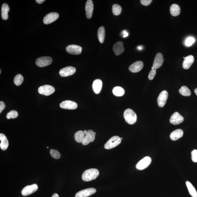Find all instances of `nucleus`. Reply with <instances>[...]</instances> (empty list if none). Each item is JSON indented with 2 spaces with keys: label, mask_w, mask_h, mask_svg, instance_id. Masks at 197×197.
I'll return each instance as SVG.
<instances>
[{
  "label": "nucleus",
  "mask_w": 197,
  "mask_h": 197,
  "mask_svg": "<svg viewBox=\"0 0 197 197\" xmlns=\"http://www.w3.org/2000/svg\"><path fill=\"white\" fill-rule=\"evenodd\" d=\"M179 92L181 94L184 96L189 97L191 95L190 90L187 87L185 86H182L179 90Z\"/></svg>",
  "instance_id": "nucleus-30"
},
{
  "label": "nucleus",
  "mask_w": 197,
  "mask_h": 197,
  "mask_svg": "<svg viewBox=\"0 0 197 197\" xmlns=\"http://www.w3.org/2000/svg\"><path fill=\"white\" fill-rule=\"evenodd\" d=\"M10 11V8L6 3H4L2 5L1 8V16L2 19L5 20L8 19V12Z\"/></svg>",
  "instance_id": "nucleus-24"
},
{
  "label": "nucleus",
  "mask_w": 197,
  "mask_h": 197,
  "mask_svg": "<svg viewBox=\"0 0 197 197\" xmlns=\"http://www.w3.org/2000/svg\"><path fill=\"white\" fill-rule=\"evenodd\" d=\"M156 70L155 69H151V71H150L149 76H148V78L150 80H152L154 78L156 73Z\"/></svg>",
  "instance_id": "nucleus-37"
},
{
  "label": "nucleus",
  "mask_w": 197,
  "mask_h": 197,
  "mask_svg": "<svg viewBox=\"0 0 197 197\" xmlns=\"http://www.w3.org/2000/svg\"><path fill=\"white\" fill-rule=\"evenodd\" d=\"M45 1V0H36V2L39 3V4H42L43 2Z\"/></svg>",
  "instance_id": "nucleus-41"
},
{
  "label": "nucleus",
  "mask_w": 197,
  "mask_h": 197,
  "mask_svg": "<svg viewBox=\"0 0 197 197\" xmlns=\"http://www.w3.org/2000/svg\"><path fill=\"white\" fill-rule=\"evenodd\" d=\"M52 197H59V195L57 193H54V194L53 195H52Z\"/></svg>",
  "instance_id": "nucleus-42"
},
{
  "label": "nucleus",
  "mask_w": 197,
  "mask_h": 197,
  "mask_svg": "<svg viewBox=\"0 0 197 197\" xmlns=\"http://www.w3.org/2000/svg\"><path fill=\"white\" fill-rule=\"evenodd\" d=\"M53 59L51 57H42L39 58L36 61V64L38 66L44 67L52 64Z\"/></svg>",
  "instance_id": "nucleus-4"
},
{
  "label": "nucleus",
  "mask_w": 197,
  "mask_h": 197,
  "mask_svg": "<svg viewBox=\"0 0 197 197\" xmlns=\"http://www.w3.org/2000/svg\"><path fill=\"white\" fill-rule=\"evenodd\" d=\"M122 35H123V37L124 38L126 37L129 35V33L126 30H124L122 32Z\"/></svg>",
  "instance_id": "nucleus-40"
},
{
  "label": "nucleus",
  "mask_w": 197,
  "mask_h": 197,
  "mask_svg": "<svg viewBox=\"0 0 197 197\" xmlns=\"http://www.w3.org/2000/svg\"><path fill=\"white\" fill-rule=\"evenodd\" d=\"M113 50L115 55L117 56L122 54L124 50L123 43L120 41L116 42L114 45Z\"/></svg>",
  "instance_id": "nucleus-19"
},
{
  "label": "nucleus",
  "mask_w": 197,
  "mask_h": 197,
  "mask_svg": "<svg viewBox=\"0 0 197 197\" xmlns=\"http://www.w3.org/2000/svg\"><path fill=\"white\" fill-rule=\"evenodd\" d=\"M191 158L192 161L194 162H197V150L194 149L192 151Z\"/></svg>",
  "instance_id": "nucleus-36"
},
{
  "label": "nucleus",
  "mask_w": 197,
  "mask_h": 197,
  "mask_svg": "<svg viewBox=\"0 0 197 197\" xmlns=\"http://www.w3.org/2000/svg\"><path fill=\"white\" fill-rule=\"evenodd\" d=\"M168 96V92L164 90L160 93L157 99V104L159 107H162L165 105Z\"/></svg>",
  "instance_id": "nucleus-8"
},
{
  "label": "nucleus",
  "mask_w": 197,
  "mask_h": 197,
  "mask_svg": "<svg viewBox=\"0 0 197 197\" xmlns=\"http://www.w3.org/2000/svg\"><path fill=\"white\" fill-rule=\"evenodd\" d=\"M6 107L5 103L3 101L0 102V113H1L3 110H4Z\"/></svg>",
  "instance_id": "nucleus-39"
},
{
  "label": "nucleus",
  "mask_w": 197,
  "mask_h": 197,
  "mask_svg": "<svg viewBox=\"0 0 197 197\" xmlns=\"http://www.w3.org/2000/svg\"><path fill=\"white\" fill-rule=\"evenodd\" d=\"M184 118L178 112H175L171 116L170 119V122L173 125H178L183 122Z\"/></svg>",
  "instance_id": "nucleus-13"
},
{
  "label": "nucleus",
  "mask_w": 197,
  "mask_h": 197,
  "mask_svg": "<svg viewBox=\"0 0 197 197\" xmlns=\"http://www.w3.org/2000/svg\"><path fill=\"white\" fill-rule=\"evenodd\" d=\"M194 92L195 94L197 96V88H196V89H195L194 90Z\"/></svg>",
  "instance_id": "nucleus-45"
},
{
  "label": "nucleus",
  "mask_w": 197,
  "mask_h": 197,
  "mask_svg": "<svg viewBox=\"0 0 197 197\" xmlns=\"http://www.w3.org/2000/svg\"><path fill=\"white\" fill-rule=\"evenodd\" d=\"M59 16V14L57 12H51L45 16L43 19V22L46 25L50 24L56 21Z\"/></svg>",
  "instance_id": "nucleus-9"
},
{
  "label": "nucleus",
  "mask_w": 197,
  "mask_h": 197,
  "mask_svg": "<svg viewBox=\"0 0 197 197\" xmlns=\"http://www.w3.org/2000/svg\"><path fill=\"white\" fill-rule=\"evenodd\" d=\"M144 67L143 63L142 61H137L133 63L129 67L130 71L133 73H137L141 71Z\"/></svg>",
  "instance_id": "nucleus-15"
},
{
  "label": "nucleus",
  "mask_w": 197,
  "mask_h": 197,
  "mask_svg": "<svg viewBox=\"0 0 197 197\" xmlns=\"http://www.w3.org/2000/svg\"><path fill=\"white\" fill-rule=\"evenodd\" d=\"M96 192V189L94 188H88L77 192L75 197H88L94 194Z\"/></svg>",
  "instance_id": "nucleus-10"
},
{
  "label": "nucleus",
  "mask_w": 197,
  "mask_h": 197,
  "mask_svg": "<svg viewBox=\"0 0 197 197\" xmlns=\"http://www.w3.org/2000/svg\"><path fill=\"white\" fill-rule=\"evenodd\" d=\"M186 185L189 191V194L192 197H197V192L196 189L193 187L190 182L189 181L186 182Z\"/></svg>",
  "instance_id": "nucleus-27"
},
{
  "label": "nucleus",
  "mask_w": 197,
  "mask_h": 197,
  "mask_svg": "<svg viewBox=\"0 0 197 197\" xmlns=\"http://www.w3.org/2000/svg\"><path fill=\"white\" fill-rule=\"evenodd\" d=\"M194 58L192 55H189L185 57L182 63V67L184 69L187 70L190 67L194 62Z\"/></svg>",
  "instance_id": "nucleus-20"
},
{
  "label": "nucleus",
  "mask_w": 197,
  "mask_h": 197,
  "mask_svg": "<svg viewBox=\"0 0 197 197\" xmlns=\"http://www.w3.org/2000/svg\"><path fill=\"white\" fill-rule=\"evenodd\" d=\"M195 42L194 38L192 37H188L185 41V44L188 46H191Z\"/></svg>",
  "instance_id": "nucleus-35"
},
{
  "label": "nucleus",
  "mask_w": 197,
  "mask_h": 197,
  "mask_svg": "<svg viewBox=\"0 0 197 197\" xmlns=\"http://www.w3.org/2000/svg\"><path fill=\"white\" fill-rule=\"evenodd\" d=\"M113 94L117 97H121L124 95L125 91L123 88L121 87L117 86L113 89Z\"/></svg>",
  "instance_id": "nucleus-28"
},
{
  "label": "nucleus",
  "mask_w": 197,
  "mask_h": 197,
  "mask_svg": "<svg viewBox=\"0 0 197 197\" xmlns=\"http://www.w3.org/2000/svg\"><path fill=\"white\" fill-rule=\"evenodd\" d=\"M151 162V157L148 156L144 157L137 163L136 165V168L140 170L145 169L150 165Z\"/></svg>",
  "instance_id": "nucleus-6"
},
{
  "label": "nucleus",
  "mask_w": 197,
  "mask_h": 197,
  "mask_svg": "<svg viewBox=\"0 0 197 197\" xmlns=\"http://www.w3.org/2000/svg\"><path fill=\"white\" fill-rule=\"evenodd\" d=\"M19 116V114L18 112L15 110H12V111L9 112L6 115L7 119H14L16 118Z\"/></svg>",
  "instance_id": "nucleus-33"
},
{
  "label": "nucleus",
  "mask_w": 197,
  "mask_h": 197,
  "mask_svg": "<svg viewBox=\"0 0 197 197\" xmlns=\"http://www.w3.org/2000/svg\"><path fill=\"white\" fill-rule=\"evenodd\" d=\"M124 117L126 122L130 124H133L136 122L137 115L132 110L128 108L124 111Z\"/></svg>",
  "instance_id": "nucleus-2"
},
{
  "label": "nucleus",
  "mask_w": 197,
  "mask_h": 197,
  "mask_svg": "<svg viewBox=\"0 0 197 197\" xmlns=\"http://www.w3.org/2000/svg\"><path fill=\"white\" fill-rule=\"evenodd\" d=\"M163 62V57L162 54L160 53H157L154 61L153 67L155 69H157L162 66Z\"/></svg>",
  "instance_id": "nucleus-18"
},
{
  "label": "nucleus",
  "mask_w": 197,
  "mask_h": 197,
  "mask_svg": "<svg viewBox=\"0 0 197 197\" xmlns=\"http://www.w3.org/2000/svg\"><path fill=\"white\" fill-rule=\"evenodd\" d=\"M60 107L64 109L74 110L77 107L76 103L71 100H65L63 101L59 105Z\"/></svg>",
  "instance_id": "nucleus-14"
},
{
  "label": "nucleus",
  "mask_w": 197,
  "mask_h": 197,
  "mask_svg": "<svg viewBox=\"0 0 197 197\" xmlns=\"http://www.w3.org/2000/svg\"><path fill=\"white\" fill-rule=\"evenodd\" d=\"M95 132L92 130L88 131L87 134L85 136L82 142L84 145H87L90 142H93L95 140Z\"/></svg>",
  "instance_id": "nucleus-16"
},
{
  "label": "nucleus",
  "mask_w": 197,
  "mask_h": 197,
  "mask_svg": "<svg viewBox=\"0 0 197 197\" xmlns=\"http://www.w3.org/2000/svg\"><path fill=\"white\" fill-rule=\"evenodd\" d=\"M121 140H122V139H123V138H121Z\"/></svg>",
  "instance_id": "nucleus-47"
},
{
  "label": "nucleus",
  "mask_w": 197,
  "mask_h": 197,
  "mask_svg": "<svg viewBox=\"0 0 197 197\" xmlns=\"http://www.w3.org/2000/svg\"><path fill=\"white\" fill-rule=\"evenodd\" d=\"M183 131L182 129H177L171 133L170 137L171 140L176 141L181 138L183 136Z\"/></svg>",
  "instance_id": "nucleus-22"
},
{
  "label": "nucleus",
  "mask_w": 197,
  "mask_h": 197,
  "mask_svg": "<svg viewBox=\"0 0 197 197\" xmlns=\"http://www.w3.org/2000/svg\"><path fill=\"white\" fill-rule=\"evenodd\" d=\"M55 88L49 85L39 87L38 89V92L40 94L49 96L53 93L55 92Z\"/></svg>",
  "instance_id": "nucleus-5"
},
{
  "label": "nucleus",
  "mask_w": 197,
  "mask_h": 197,
  "mask_svg": "<svg viewBox=\"0 0 197 197\" xmlns=\"http://www.w3.org/2000/svg\"><path fill=\"white\" fill-rule=\"evenodd\" d=\"M47 148H49V147H47Z\"/></svg>",
  "instance_id": "nucleus-48"
},
{
  "label": "nucleus",
  "mask_w": 197,
  "mask_h": 197,
  "mask_svg": "<svg viewBox=\"0 0 197 197\" xmlns=\"http://www.w3.org/2000/svg\"><path fill=\"white\" fill-rule=\"evenodd\" d=\"M122 7L120 5L117 4H114L112 8V11L113 13L115 15H120L122 12Z\"/></svg>",
  "instance_id": "nucleus-32"
},
{
  "label": "nucleus",
  "mask_w": 197,
  "mask_h": 197,
  "mask_svg": "<svg viewBox=\"0 0 197 197\" xmlns=\"http://www.w3.org/2000/svg\"><path fill=\"white\" fill-rule=\"evenodd\" d=\"M121 142L120 137L118 136H114L108 140L104 145L105 149H110L116 147Z\"/></svg>",
  "instance_id": "nucleus-3"
},
{
  "label": "nucleus",
  "mask_w": 197,
  "mask_h": 197,
  "mask_svg": "<svg viewBox=\"0 0 197 197\" xmlns=\"http://www.w3.org/2000/svg\"><path fill=\"white\" fill-rule=\"evenodd\" d=\"M76 69L73 66H68L59 70V74L61 76L65 77L73 75L75 73Z\"/></svg>",
  "instance_id": "nucleus-11"
},
{
  "label": "nucleus",
  "mask_w": 197,
  "mask_h": 197,
  "mask_svg": "<svg viewBox=\"0 0 197 197\" xmlns=\"http://www.w3.org/2000/svg\"><path fill=\"white\" fill-rule=\"evenodd\" d=\"M99 171L97 169L91 168L86 170L82 175L83 180L85 182L91 181L95 180L99 176Z\"/></svg>",
  "instance_id": "nucleus-1"
},
{
  "label": "nucleus",
  "mask_w": 197,
  "mask_h": 197,
  "mask_svg": "<svg viewBox=\"0 0 197 197\" xmlns=\"http://www.w3.org/2000/svg\"><path fill=\"white\" fill-rule=\"evenodd\" d=\"M84 135L83 131H77L74 135L76 141L78 143H82L84 138Z\"/></svg>",
  "instance_id": "nucleus-29"
},
{
  "label": "nucleus",
  "mask_w": 197,
  "mask_h": 197,
  "mask_svg": "<svg viewBox=\"0 0 197 197\" xmlns=\"http://www.w3.org/2000/svg\"><path fill=\"white\" fill-rule=\"evenodd\" d=\"M88 131H87V130H85V131H83V133H84V135H86L88 133Z\"/></svg>",
  "instance_id": "nucleus-44"
},
{
  "label": "nucleus",
  "mask_w": 197,
  "mask_h": 197,
  "mask_svg": "<svg viewBox=\"0 0 197 197\" xmlns=\"http://www.w3.org/2000/svg\"><path fill=\"white\" fill-rule=\"evenodd\" d=\"M1 70H0V73L1 74Z\"/></svg>",
  "instance_id": "nucleus-46"
},
{
  "label": "nucleus",
  "mask_w": 197,
  "mask_h": 197,
  "mask_svg": "<svg viewBox=\"0 0 197 197\" xmlns=\"http://www.w3.org/2000/svg\"><path fill=\"white\" fill-rule=\"evenodd\" d=\"M38 185L36 184L26 186L22 189L21 194L23 196H27L32 194L37 191Z\"/></svg>",
  "instance_id": "nucleus-7"
},
{
  "label": "nucleus",
  "mask_w": 197,
  "mask_h": 197,
  "mask_svg": "<svg viewBox=\"0 0 197 197\" xmlns=\"http://www.w3.org/2000/svg\"><path fill=\"white\" fill-rule=\"evenodd\" d=\"M24 80V78L22 75L21 74H18L14 77V84L17 86H20Z\"/></svg>",
  "instance_id": "nucleus-31"
},
{
  "label": "nucleus",
  "mask_w": 197,
  "mask_h": 197,
  "mask_svg": "<svg viewBox=\"0 0 197 197\" xmlns=\"http://www.w3.org/2000/svg\"><path fill=\"white\" fill-rule=\"evenodd\" d=\"M170 12L172 15L174 17L179 15L180 13V8L178 5L173 4L170 7Z\"/></svg>",
  "instance_id": "nucleus-25"
},
{
  "label": "nucleus",
  "mask_w": 197,
  "mask_h": 197,
  "mask_svg": "<svg viewBox=\"0 0 197 197\" xmlns=\"http://www.w3.org/2000/svg\"><path fill=\"white\" fill-rule=\"evenodd\" d=\"M93 4L91 0H88L85 6L86 15L88 19H90L93 15Z\"/></svg>",
  "instance_id": "nucleus-17"
},
{
  "label": "nucleus",
  "mask_w": 197,
  "mask_h": 197,
  "mask_svg": "<svg viewBox=\"0 0 197 197\" xmlns=\"http://www.w3.org/2000/svg\"><path fill=\"white\" fill-rule=\"evenodd\" d=\"M50 154L52 157L55 159H59L61 157L60 153L56 150L52 149L50 151Z\"/></svg>",
  "instance_id": "nucleus-34"
},
{
  "label": "nucleus",
  "mask_w": 197,
  "mask_h": 197,
  "mask_svg": "<svg viewBox=\"0 0 197 197\" xmlns=\"http://www.w3.org/2000/svg\"><path fill=\"white\" fill-rule=\"evenodd\" d=\"M97 36L99 42L103 43L104 42L105 37V30L104 27L101 26L97 31Z\"/></svg>",
  "instance_id": "nucleus-26"
},
{
  "label": "nucleus",
  "mask_w": 197,
  "mask_h": 197,
  "mask_svg": "<svg viewBox=\"0 0 197 197\" xmlns=\"http://www.w3.org/2000/svg\"><path fill=\"white\" fill-rule=\"evenodd\" d=\"M143 47L142 46H139L137 47V49L139 50H141L142 49Z\"/></svg>",
  "instance_id": "nucleus-43"
},
{
  "label": "nucleus",
  "mask_w": 197,
  "mask_h": 197,
  "mask_svg": "<svg viewBox=\"0 0 197 197\" xmlns=\"http://www.w3.org/2000/svg\"><path fill=\"white\" fill-rule=\"evenodd\" d=\"M69 53L73 55H79L82 53V49L81 46L75 45H70L66 48Z\"/></svg>",
  "instance_id": "nucleus-12"
},
{
  "label": "nucleus",
  "mask_w": 197,
  "mask_h": 197,
  "mask_svg": "<svg viewBox=\"0 0 197 197\" xmlns=\"http://www.w3.org/2000/svg\"><path fill=\"white\" fill-rule=\"evenodd\" d=\"M0 140L1 141L0 144V147L1 149L5 151L8 149V141L6 135L3 134H0Z\"/></svg>",
  "instance_id": "nucleus-23"
},
{
  "label": "nucleus",
  "mask_w": 197,
  "mask_h": 197,
  "mask_svg": "<svg viewBox=\"0 0 197 197\" xmlns=\"http://www.w3.org/2000/svg\"><path fill=\"white\" fill-rule=\"evenodd\" d=\"M152 0H141L140 2L141 4L144 6H148L151 3Z\"/></svg>",
  "instance_id": "nucleus-38"
},
{
  "label": "nucleus",
  "mask_w": 197,
  "mask_h": 197,
  "mask_svg": "<svg viewBox=\"0 0 197 197\" xmlns=\"http://www.w3.org/2000/svg\"><path fill=\"white\" fill-rule=\"evenodd\" d=\"M93 89L96 94L100 93L102 87V82L100 79H96L94 81L93 84Z\"/></svg>",
  "instance_id": "nucleus-21"
}]
</instances>
